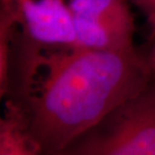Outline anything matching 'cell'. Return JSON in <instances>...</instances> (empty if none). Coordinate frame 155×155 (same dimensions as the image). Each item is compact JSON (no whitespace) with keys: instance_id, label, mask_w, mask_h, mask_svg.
Instances as JSON below:
<instances>
[{"instance_id":"cell-5","label":"cell","mask_w":155,"mask_h":155,"mask_svg":"<svg viewBox=\"0 0 155 155\" xmlns=\"http://www.w3.org/2000/svg\"><path fill=\"white\" fill-rule=\"evenodd\" d=\"M0 155H40L20 107L8 103L0 122Z\"/></svg>"},{"instance_id":"cell-3","label":"cell","mask_w":155,"mask_h":155,"mask_svg":"<svg viewBox=\"0 0 155 155\" xmlns=\"http://www.w3.org/2000/svg\"><path fill=\"white\" fill-rule=\"evenodd\" d=\"M76 48L123 51L133 48L134 18L128 0H69Z\"/></svg>"},{"instance_id":"cell-8","label":"cell","mask_w":155,"mask_h":155,"mask_svg":"<svg viewBox=\"0 0 155 155\" xmlns=\"http://www.w3.org/2000/svg\"><path fill=\"white\" fill-rule=\"evenodd\" d=\"M151 14H155V13H151Z\"/></svg>"},{"instance_id":"cell-6","label":"cell","mask_w":155,"mask_h":155,"mask_svg":"<svg viewBox=\"0 0 155 155\" xmlns=\"http://www.w3.org/2000/svg\"><path fill=\"white\" fill-rule=\"evenodd\" d=\"M130 1L141 8L147 15L155 13V0H130Z\"/></svg>"},{"instance_id":"cell-2","label":"cell","mask_w":155,"mask_h":155,"mask_svg":"<svg viewBox=\"0 0 155 155\" xmlns=\"http://www.w3.org/2000/svg\"><path fill=\"white\" fill-rule=\"evenodd\" d=\"M60 155H155V85L151 83Z\"/></svg>"},{"instance_id":"cell-1","label":"cell","mask_w":155,"mask_h":155,"mask_svg":"<svg viewBox=\"0 0 155 155\" xmlns=\"http://www.w3.org/2000/svg\"><path fill=\"white\" fill-rule=\"evenodd\" d=\"M154 71L134 48H61L24 64L20 106L40 154L60 155L120 106L142 93Z\"/></svg>"},{"instance_id":"cell-4","label":"cell","mask_w":155,"mask_h":155,"mask_svg":"<svg viewBox=\"0 0 155 155\" xmlns=\"http://www.w3.org/2000/svg\"><path fill=\"white\" fill-rule=\"evenodd\" d=\"M35 45L76 48L73 14L66 0H2Z\"/></svg>"},{"instance_id":"cell-7","label":"cell","mask_w":155,"mask_h":155,"mask_svg":"<svg viewBox=\"0 0 155 155\" xmlns=\"http://www.w3.org/2000/svg\"><path fill=\"white\" fill-rule=\"evenodd\" d=\"M148 20L151 23V25L153 27V32H154V36H155V14H148ZM148 61H149V64L151 68L153 69V71L155 72V41L152 48V51H151L149 57H147Z\"/></svg>"}]
</instances>
